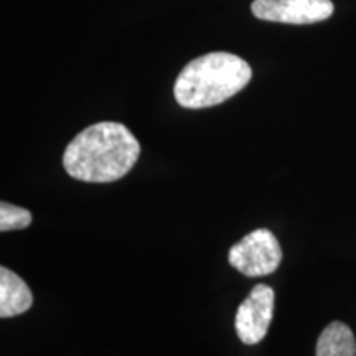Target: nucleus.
I'll return each mask as SVG.
<instances>
[{"instance_id":"1","label":"nucleus","mask_w":356,"mask_h":356,"mask_svg":"<svg viewBox=\"0 0 356 356\" xmlns=\"http://www.w3.org/2000/svg\"><path fill=\"white\" fill-rule=\"evenodd\" d=\"M140 155L136 136L121 122H97L78 134L63 154L70 177L91 184H109L127 175Z\"/></svg>"},{"instance_id":"2","label":"nucleus","mask_w":356,"mask_h":356,"mask_svg":"<svg viewBox=\"0 0 356 356\" xmlns=\"http://www.w3.org/2000/svg\"><path fill=\"white\" fill-rule=\"evenodd\" d=\"M251 76V66L238 55L228 51L207 53L181 70L173 95L181 108H211L238 95L248 86Z\"/></svg>"},{"instance_id":"3","label":"nucleus","mask_w":356,"mask_h":356,"mask_svg":"<svg viewBox=\"0 0 356 356\" xmlns=\"http://www.w3.org/2000/svg\"><path fill=\"white\" fill-rule=\"evenodd\" d=\"M229 264L246 277L273 274L282 261V249L270 229L259 228L229 249Z\"/></svg>"},{"instance_id":"4","label":"nucleus","mask_w":356,"mask_h":356,"mask_svg":"<svg viewBox=\"0 0 356 356\" xmlns=\"http://www.w3.org/2000/svg\"><path fill=\"white\" fill-rule=\"evenodd\" d=\"M332 0H254L251 12L256 19L291 25H309L330 19Z\"/></svg>"},{"instance_id":"5","label":"nucleus","mask_w":356,"mask_h":356,"mask_svg":"<svg viewBox=\"0 0 356 356\" xmlns=\"http://www.w3.org/2000/svg\"><path fill=\"white\" fill-rule=\"evenodd\" d=\"M274 315V291L266 284H257L248 299L239 305L234 328L244 345H257L266 337Z\"/></svg>"},{"instance_id":"6","label":"nucleus","mask_w":356,"mask_h":356,"mask_svg":"<svg viewBox=\"0 0 356 356\" xmlns=\"http://www.w3.org/2000/svg\"><path fill=\"white\" fill-rule=\"evenodd\" d=\"M33 304V293L25 280L7 267H0V317L24 314Z\"/></svg>"},{"instance_id":"7","label":"nucleus","mask_w":356,"mask_h":356,"mask_svg":"<svg viewBox=\"0 0 356 356\" xmlns=\"http://www.w3.org/2000/svg\"><path fill=\"white\" fill-rule=\"evenodd\" d=\"M315 356H356V340L348 325L332 322L320 333Z\"/></svg>"},{"instance_id":"8","label":"nucleus","mask_w":356,"mask_h":356,"mask_svg":"<svg viewBox=\"0 0 356 356\" xmlns=\"http://www.w3.org/2000/svg\"><path fill=\"white\" fill-rule=\"evenodd\" d=\"M32 225V213L7 202L0 203V231L24 229Z\"/></svg>"}]
</instances>
